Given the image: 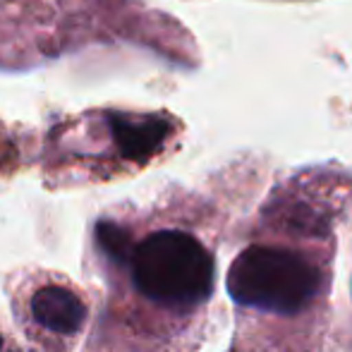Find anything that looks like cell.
Masks as SVG:
<instances>
[{
  "mask_svg": "<svg viewBox=\"0 0 352 352\" xmlns=\"http://www.w3.org/2000/svg\"><path fill=\"white\" fill-rule=\"evenodd\" d=\"M137 290L170 307H195L213 290V259L197 237L158 230L132 252Z\"/></svg>",
  "mask_w": 352,
  "mask_h": 352,
  "instance_id": "1",
  "label": "cell"
},
{
  "mask_svg": "<svg viewBox=\"0 0 352 352\" xmlns=\"http://www.w3.org/2000/svg\"><path fill=\"white\" fill-rule=\"evenodd\" d=\"M228 292L242 307L300 314L319 292V271L295 252L247 247L228 271Z\"/></svg>",
  "mask_w": 352,
  "mask_h": 352,
  "instance_id": "2",
  "label": "cell"
},
{
  "mask_svg": "<svg viewBox=\"0 0 352 352\" xmlns=\"http://www.w3.org/2000/svg\"><path fill=\"white\" fill-rule=\"evenodd\" d=\"M111 132L118 148L130 161H146L163 146L166 137L170 135V122L156 116L130 118L111 116Z\"/></svg>",
  "mask_w": 352,
  "mask_h": 352,
  "instance_id": "3",
  "label": "cell"
},
{
  "mask_svg": "<svg viewBox=\"0 0 352 352\" xmlns=\"http://www.w3.org/2000/svg\"><path fill=\"white\" fill-rule=\"evenodd\" d=\"M34 319L53 333H74L87 319V307L74 292L60 285H48L32 300Z\"/></svg>",
  "mask_w": 352,
  "mask_h": 352,
  "instance_id": "4",
  "label": "cell"
},
{
  "mask_svg": "<svg viewBox=\"0 0 352 352\" xmlns=\"http://www.w3.org/2000/svg\"><path fill=\"white\" fill-rule=\"evenodd\" d=\"M96 240H98V247L111 256L113 261L118 264H125V261L132 259V237L125 228H120L118 223H111V221H101L96 226Z\"/></svg>",
  "mask_w": 352,
  "mask_h": 352,
  "instance_id": "5",
  "label": "cell"
},
{
  "mask_svg": "<svg viewBox=\"0 0 352 352\" xmlns=\"http://www.w3.org/2000/svg\"><path fill=\"white\" fill-rule=\"evenodd\" d=\"M0 350H3V338H0Z\"/></svg>",
  "mask_w": 352,
  "mask_h": 352,
  "instance_id": "6",
  "label": "cell"
}]
</instances>
